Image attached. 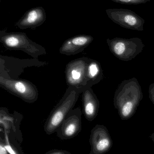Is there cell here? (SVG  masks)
I'll use <instances>...</instances> for the list:
<instances>
[{
	"label": "cell",
	"instance_id": "cell-18",
	"mask_svg": "<svg viewBox=\"0 0 154 154\" xmlns=\"http://www.w3.org/2000/svg\"><path fill=\"white\" fill-rule=\"evenodd\" d=\"M9 153L7 152L6 148L5 147V144L1 142L0 144V154H8Z\"/></svg>",
	"mask_w": 154,
	"mask_h": 154
},
{
	"label": "cell",
	"instance_id": "cell-16",
	"mask_svg": "<svg viewBox=\"0 0 154 154\" xmlns=\"http://www.w3.org/2000/svg\"><path fill=\"white\" fill-rule=\"evenodd\" d=\"M149 97L154 105V83H152L149 86Z\"/></svg>",
	"mask_w": 154,
	"mask_h": 154
},
{
	"label": "cell",
	"instance_id": "cell-7",
	"mask_svg": "<svg viewBox=\"0 0 154 154\" xmlns=\"http://www.w3.org/2000/svg\"><path fill=\"white\" fill-rule=\"evenodd\" d=\"M108 18L115 23L125 29L143 31L145 20L131 10L108 9L106 10Z\"/></svg>",
	"mask_w": 154,
	"mask_h": 154
},
{
	"label": "cell",
	"instance_id": "cell-11",
	"mask_svg": "<svg viewBox=\"0 0 154 154\" xmlns=\"http://www.w3.org/2000/svg\"><path fill=\"white\" fill-rule=\"evenodd\" d=\"M93 40L92 36L85 34L71 37L63 42L60 48V53L67 56L76 55L83 51Z\"/></svg>",
	"mask_w": 154,
	"mask_h": 154
},
{
	"label": "cell",
	"instance_id": "cell-15",
	"mask_svg": "<svg viewBox=\"0 0 154 154\" xmlns=\"http://www.w3.org/2000/svg\"><path fill=\"white\" fill-rule=\"evenodd\" d=\"M5 148H6L8 152L9 153V154H19L17 153L16 151L13 148L12 146L10 144L9 139H8V135H7V134L6 133V131H5Z\"/></svg>",
	"mask_w": 154,
	"mask_h": 154
},
{
	"label": "cell",
	"instance_id": "cell-14",
	"mask_svg": "<svg viewBox=\"0 0 154 154\" xmlns=\"http://www.w3.org/2000/svg\"><path fill=\"white\" fill-rule=\"evenodd\" d=\"M117 3L125 5H138L146 3L151 0H111Z\"/></svg>",
	"mask_w": 154,
	"mask_h": 154
},
{
	"label": "cell",
	"instance_id": "cell-8",
	"mask_svg": "<svg viewBox=\"0 0 154 154\" xmlns=\"http://www.w3.org/2000/svg\"><path fill=\"white\" fill-rule=\"evenodd\" d=\"M81 115L80 107L71 110L56 131L58 137L62 140L76 137L81 131Z\"/></svg>",
	"mask_w": 154,
	"mask_h": 154
},
{
	"label": "cell",
	"instance_id": "cell-10",
	"mask_svg": "<svg viewBox=\"0 0 154 154\" xmlns=\"http://www.w3.org/2000/svg\"><path fill=\"white\" fill-rule=\"evenodd\" d=\"M46 19V12L43 7H33L27 11L15 25L21 29H34L42 25Z\"/></svg>",
	"mask_w": 154,
	"mask_h": 154
},
{
	"label": "cell",
	"instance_id": "cell-12",
	"mask_svg": "<svg viewBox=\"0 0 154 154\" xmlns=\"http://www.w3.org/2000/svg\"><path fill=\"white\" fill-rule=\"evenodd\" d=\"M83 112L85 118L89 121L95 119L99 110V101L90 87H86L82 92Z\"/></svg>",
	"mask_w": 154,
	"mask_h": 154
},
{
	"label": "cell",
	"instance_id": "cell-13",
	"mask_svg": "<svg viewBox=\"0 0 154 154\" xmlns=\"http://www.w3.org/2000/svg\"><path fill=\"white\" fill-rule=\"evenodd\" d=\"M104 78L100 63L90 59L86 71V87H91L100 82Z\"/></svg>",
	"mask_w": 154,
	"mask_h": 154
},
{
	"label": "cell",
	"instance_id": "cell-6",
	"mask_svg": "<svg viewBox=\"0 0 154 154\" xmlns=\"http://www.w3.org/2000/svg\"><path fill=\"white\" fill-rule=\"evenodd\" d=\"M90 58L76 59L69 62L65 69V78L68 87L77 89L82 93L86 87V71Z\"/></svg>",
	"mask_w": 154,
	"mask_h": 154
},
{
	"label": "cell",
	"instance_id": "cell-9",
	"mask_svg": "<svg viewBox=\"0 0 154 154\" xmlns=\"http://www.w3.org/2000/svg\"><path fill=\"white\" fill-rule=\"evenodd\" d=\"M91 151L90 154H105L112 148L113 142L107 128L97 125L92 129L90 139Z\"/></svg>",
	"mask_w": 154,
	"mask_h": 154
},
{
	"label": "cell",
	"instance_id": "cell-5",
	"mask_svg": "<svg viewBox=\"0 0 154 154\" xmlns=\"http://www.w3.org/2000/svg\"><path fill=\"white\" fill-rule=\"evenodd\" d=\"M0 86L27 103H33L38 99L39 92L37 87L27 80L9 79L0 76Z\"/></svg>",
	"mask_w": 154,
	"mask_h": 154
},
{
	"label": "cell",
	"instance_id": "cell-2",
	"mask_svg": "<svg viewBox=\"0 0 154 154\" xmlns=\"http://www.w3.org/2000/svg\"><path fill=\"white\" fill-rule=\"evenodd\" d=\"M80 91L76 88L68 87L62 98L51 112L44 125V131L48 135L56 132L70 111L75 106Z\"/></svg>",
	"mask_w": 154,
	"mask_h": 154
},
{
	"label": "cell",
	"instance_id": "cell-17",
	"mask_svg": "<svg viewBox=\"0 0 154 154\" xmlns=\"http://www.w3.org/2000/svg\"><path fill=\"white\" fill-rule=\"evenodd\" d=\"M44 154H71L68 151H62V150H53L49 151Z\"/></svg>",
	"mask_w": 154,
	"mask_h": 154
},
{
	"label": "cell",
	"instance_id": "cell-3",
	"mask_svg": "<svg viewBox=\"0 0 154 154\" xmlns=\"http://www.w3.org/2000/svg\"><path fill=\"white\" fill-rule=\"evenodd\" d=\"M0 41L7 49L22 51L34 59L47 54L43 47L30 39L24 32H7L1 30Z\"/></svg>",
	"mask_w": 154,
	"mask_h": 154
},
{
	"label": "cell",
	"instance_id": "cell-19",
	"mask_svg": "<svg viewBox=\"0 0 154 154\" xmlns=\"http://www.w3.org/2000/svg\"><path fill=\"white\" fill-rule=\"evenodd\" d=\"M149 137L152 140L153 142L154 143V133H153L152 134L149 136Z\"/></svg>",
	"mask_w": 154,
	"mask_h": 154
},
{
	"label": "cell",
	"instance_id": "cell-4",
	"mask_svg": "<svg viewBox=\"0 0 154 154\" xmlns=\"http://www.w3.org/2000/svg\"><path fill=\"white\" fill-rule=\"evenodd\" d=\"M107 43L110 52L120 60L128 61L134 59L143 51L145 45L141 39L115 38H108Z\"/></svg>",
	"mask_w": 154,
	"mask_h": 154
},
{
	"label": "cell",
	"instance_id": "cell-1",
	"mask_svg": "<svg viewBox=\"0 0 154 154\" xmlns=\"http://www.w3.org/2000/svg\"><path fill=\"white\" fill-rule=\"evenodd\" d=\"M142 88L136 78L123 81L115 93L114 105L121 119L127 120L133 116L143 100Z\"/></svg>",
	"mask_w": 154,
	"mask_h": 154
}]
</instances>
